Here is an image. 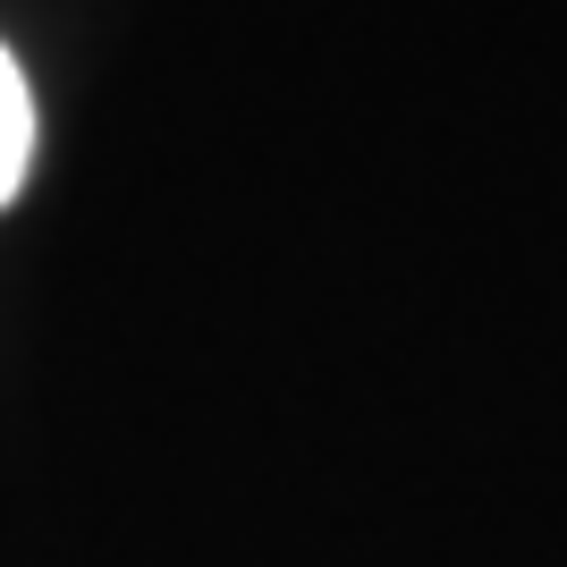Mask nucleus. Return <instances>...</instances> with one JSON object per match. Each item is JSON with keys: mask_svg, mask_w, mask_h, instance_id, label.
I'll use <instances>...</instances> for the list:
<instances>
[{"mask_svg": "<svg viewBox=\"0 0 567 567\" xmlns=\"http://www.w3.org/2000/svg\"><path fill=\"white\" fill-rule=\"evenodd\" d=\"M25 162H34V94H25V69L0 51V204L25 187Z\"/></svg>", "mask_w": 567, "mask_h": 567, "instance_id": "1", "label": "nucleus"}]
</instances>
